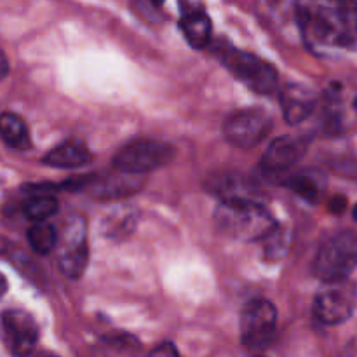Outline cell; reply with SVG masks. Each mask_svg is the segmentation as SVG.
Returning a JSON list of instances; mask_svg holds the SVG:
<instances>
[{"mask_svg":"<svg viewBox=\"0 0 357 357\" xmlns=\"http://www.w3.org/2000/svg\"><path fill=\"white\" fill-rule=\"evenodd\" d=\"M296 17L314 51H357V2L300 3Z\"/></svg>","mask_w":357,"mask_h":357,"instance_id":"6da1fadb","label":"cell"},{"mask_svg":"<svg viewBox=\"0 0 357 357\" xmlns=\"http://www.w3.org/2000/svg\"><path fill=\"white\" fill-rule=\"evenodd\" d=\"M216 225L227 236L241 241L267 239L278 225L267 209L244 197H229L215 211Z\"/></svg>","mask_w":357,"mask_h":357,"instance_id":"7a4b0ae2","label":"cell"},{"mask_svg":"<svg viewBox=\"0 0 357 357\" xmlns=\"http://www.w3.org/2000/svg\"><path fill=\"white\" fill-rule=\"evenodd\" d=\"M357 267V234L344 230L319 248L314 260V274L330 282L345 281Z\"/></svg>","mask_w":357,"mask_h":357,"instance_id":"3957f363","label":"cell"},{"mask_svg":"<svg viewBox=\"0 0 357 357\" xmlns=\"http://www.w3.org/2000/svg\"><path fill=\"white\" fill-rule=\"evenodd\" d=\"M220 59L230 73L246 84L258 94H274L279 87L278 70L271 63L257 58L246 51L225 47L220 52Z\"/></svg>","mask_w":357,"mask_h":357,"instance_id":"277c9868","label":"cell"},{"mask_svg":"<svg viewBox=\"0 0 357 357\" xmlns=\"http://www.w3.org/2000/svg\"><path fill=\"white\" fill-rule=\"evenodd\" d=\"M278 331V309L265 298H253L241 314V340L250 351H261L274 342Z\"/></svg>","mask_w":357,"mask_h":357,"instance_id":"5b68a950","label":"cell"},{"mask_svg":"<svg viewBox=\"0 0 357 357\" xmlns=\"http://www.w3.org/2000/svg\"><path fill=\"white\" fill-rule=\"evenodd\" d=\"M174 149L155 139H135L122 146L114 157V166L122 174H143L159 169L174 159Z\"/></svg>","mask_w":357,"mask_h":357,"instance_id":"8992f818","label":"cell"},{"mask_svg":"<svg viewBox=\"0 0 357 357\" xmlns=\"http://www.w3.org/2000/svg\"><path fill=\"white\" fill-rule=\"evenodd\" d=\"M357 305V288L352 281L330 282L317 293L314 300V316L326 326L345 323L354 314Z\"/></svg>","mask_w":357,"mask_h":357,"instance_id":"52a82bcc","label":"cell"},{"mask_svg":"<svg viewBox=\"0 0 357 357\" xmlns=\"http://www.w3.org/2000/svg\"><path fill=\"white\" fill-rule=\"evenodd\" d=\"M272 117L260 108L241 110L230 115L223 126V135L237 149H251L272 131Z\"/></svg>","mask_w":357,"mask_h":357,"instance_id":"ba28073f","label":"cell"},{"mask_svg":"<svg viewBox=\"0 0 357 357\" xmlns=\"http://www.w3.org/2000/svg\"><path fill=\"white\" fill-rule=\"evenodd\" d=\"M0 331L7 351L16 357H28L37 345V323L24 310H6L0 316Z\"/></svg>","mask_w":357,"mask_h":357,"instance_id":"9c48e42d","label":"cell"},{"mask_svg":"<svg viewBox=\"0 0 357 357\" xmlns=\"http://www.w3.org/2000/svg\"><path fill=\"white\" fill-rule=\"evenodd\" d=\"M89 260V248H87L86 223L77 216L75 222H70L59 244V271L70 279H77L84 274Z\"/></svg>","mask_w":357,"mask_h":357,"instance_id":"30bf717a","label":"cell"},{"mask_svg":"<svg viewBox=\"0 0 357 357\" xmlns=\"http://www.w3.org/2000/svg\"><path fill=\"white\" fill-rule=\"evenodd\" d=\"M303 152H305L303 139L293 138V136H281V138L274 139L271 146L265 150L260 166L271 173L289 169L302 159Z\"/></svg>","mask_w":357,"mask_h":357,"instance_id":"8fae6325","label":"cell"},{"mask_svg":"<svg viewBox=\"0 0 357 357\" xmlns=\"http://www.w3.org/2000/svg\"><path fill=\"white\" fill-rule=\"evenodd\" d=\"M317 98L312 89L302 84H289L281 93V108L284 121L295 126L312 115Z\"/></svg>","mask_w":357,"mask_h":357,"instance_id":"7c38bea8","label":"cell"},{"mask_svg":"<svg viewBox=\"0 0 357 357\" xmlns=\"http://www.w3.org/2000/svg\"><path fill=\"white\" fill-rule=\"evenodd\" d=\"M91 159L93 155L84 143L77 142V139H68V142H63L61 145L54 146L44 157V162L52 167H59V169H75V167L89 164Z\"/></svg>","mask_w":357,"mask_h":357,"instance_id":"4fadbf2b","label":"cell"},{"mask_svg":"<svg viewBox=\"0 0 357 357\" xmlns=\"http://www.w3.org/2000/svg\"><path fill=\"white\" fill-rule=\"evenodd\" d=\"M180 28L192 47L202 49L211 42L213 23L211 17L204 10L192 9L185 13L180 20Z\"/></svg>","mask_w":357,"mask_h":357,"instance_id":"5bb4252c","label":"cell"},{"mask_svg":"<svg viewBox=\"0 0 357 357\" xmlns=\"http://www.w3.org/2000/svg\"><path fill=\"white\" fill-rule=\"evenodd\" d=\"M0 138L7 146L16 150L30 149V132L20 115L13 112L0 114Z\"/></svg>","mask_w":357,"mask_h":357,"instance_id":"9a60e30c","label":"cell"},{"mask_svg":"<svg viewBox=\"0 0 357 357\" xmlns=\"http://www.w3.org/2000/svg\"><path fill=\"white\" fill-rule=\"evenodd\" d=\"M28 243L31 250L38 255H49L58 244V236H56L54 227L49 223H33L28 230Z\"/></svg>","mask_w":357,"mask_h":357,"instance_id":"2e32d148","label":"cell"},{"mask_svg":"<svg viewBox=\"0 0 357 357\" xmlns=\"http://www.w3.org/2000/svg\"><path fill=\"white\" fill-rule=\"evenodd\" d=\"M58 199L52 195H33L23 206V213L28 220L42 223L58 211Z\"/></svg>","mask_w":357,"mask_h":357,"instance_id":"e0dca14e","label":"cell"},{"mask_svg":"<svg viewBox=\"0 0 357 357\" xmlns=\"http://www.w3.org/2000/svg\"><path fill=\"white\" fill-rule=\"evenodd\" d=\"M288 185L291 187V190H295L300 197H303L309 202H317L321 194L319 185L316 183V180L309 176H295L288 181Z\"/></svg>","mask_w":357,"mask_h":357,"instance_id":"ac0fdd59","label":"cell"},{"mask_svg":"<svg viewBox=\"0 0 357 357\" xmlns=\"http://www.w3.org/2000/svg\"><path fill=\"white\" fill-rule=\"evenodd\" d=\"M150 357H180V354H178V351L171 344H164L159 345V347L150 354Z\"/></svg>","mask_w":357,"mask_h":357,"instance_id":"d6986e66","label":"cell"},{"mask_svg":"<svg viewBox=\"0 0 357 357\" xmlns=\"http://www.w3.org/2000/svg\"><path fill=\"white\" fill-rule=\"evenodd\" d=\"M9 73V59H7L6 52L0 49V80H3Z\"/></svg>","mask_w":357,"mask_h":357,"instance_id":"ffe728a7","label":"cell"},{"mask_svg":"<svg viewBox=\"0 0 357 357\" xmlns=\"http://www.w3.org/2000/svg\"><path fill=\"white\" fill-rule=\"evenodd\" d=\"M345 206H347V201H345V197H342V195H338V197H335L333 201H331L330 204V209L333 213H342L345 209Z\"/></svg>","mask_w":357,"mask_h":357,"instance_id":"44dd1931","label":"cell"},{"mask_svg":"<svg viewBox=\"0 0 357 357\" xmlns=\"http://www.w3.org/2000/svg\"><path fill=\"white\" fill-rule=\"evenodd\" d=\"M7 288H9V284H7L6 275L0 274V298H2V296L6 295V293H7Z\"/></svg>","mask_w":357,"mask_h":357,"instance_id":"7402d4cb","label":"cell"},{"mask_svg":"<svg viewBox=\"0 0 357 357\" xmlns=\"http://www.w3.org/2000/svg\"><path fill=\"white\" fill-rule=\"evenodd\" d=\"M352 216H354V220L357 222V204L354 206V209H352Z\"/></svg>","mask_w":357,"mask_h":357,"instance_id":"603a6c76","label":"cell"},{"mask_svg":"<svg viewBox=\"0 0 357 357\" xmlns=\"http://www.w3.org/2000/svg\"><path fill=\"white\" fill-rule=\"evenodd\" d=\"M354 108L357 110V98H356V101H354Z\"/></svg>","mask_w":357,"mask_h":357,"instance_id":"cb8c5ba5","label":"cell"},{"mask_svg":"<svg viewBox=\"0 0 357 357\" xmlns=\"http://www.w3.org/2000/svg\"><path fill=\"white\" fill-rule=\"evenodd\" d=\"M258 357H261V356H258Z\"/></svg>","mask_w":357,"mask_h":357,"instance_id":"d4e9b609","label":"cell"}]
</instances>
